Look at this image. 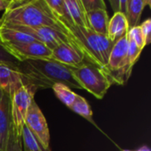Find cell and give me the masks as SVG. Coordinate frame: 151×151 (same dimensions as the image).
I'll return each mask as SVG.
<instances>
[{"instance_id": "1", "label": "cell", "mask_w": 151, "mask_h": 151, "mask_svg": "<svg viewBox=\"0 0 151 151\" xmlns=\"http://www.w3.org/2000/svg\"><path fill=\"white\" fill-rule=\"evenodd\" d=\"M0 23L50 27L68 36H73L69 29L51 12L45 0L12 1L4 11Z\"/></svg>"}, {"instance_id": "2", "label": "cell", "mask_w": 151, "mask_h": 151, "mask_svg": "<svg viewBox=\"0 0 151 151\" xmlns=\"http://www.w3.org/2000/svg\"><path fill=\"white\" fill-rule=\"evenodd\" d=\"M18 70L25 84L33 85L37 88H52L54 84L62 83L70 88L82 89L68 66L52 59L19 62Z\"/></svg>"}, {"instance_id": "3", "label": "cell", "mask_w": 151, "mask_h": 151, "mask_svg": "<svg viewBox=\"0 0 151 151\" xmlns=\"http://www.w3.org/2000/svg\"><path fill=\"white\" fill-rule=\"evenodd\" d=\"M68 29L70 34L76 39L86 60L104 70L115 42H111L106 35L97 34L88 28L72 26Z\"/></svg>"}, {"instance_id": "4", "label": "cell", "mask_w": 151, "mask_h": 151, "mask_svg": "<svg viewBox=\"0 0 151 151\" xmlns=\"http://www.w3.org/2000/svg\"><path fill=\"white\" fill-rule=\"evenodd\" d=\"M68 68L81 88L97 99H103L112 84L100 66L87 60L76 67L68 66Z\"/></svg>"}, {"instance_id": "5", "label": "cell", "mask_w": 151, "mask_h": 151, "mask_svg": "<svg viewBox=\"0 0 151 151\" xmlns=\"http://www.w3.org/2000/svg\"><path fill=\"white\" fill-rule=\"evenodd\" d=\"M37 89L33 85L24 83L11 96L12 131L19 138H21L22 129L25 126L27 110L35 100V94Z\"/></svg>"}, {"instance_id": "6", "label": "cell", "mask_w": 151, "mask_h": 151, "mask_svg": "<svg viewBox=\"0 0 151 151\" xmlns=\"http://www.w3.org/2000/svg\"><path fill=\"white\" fill-rule=\"evenodd\" d=\"M2 45L19 62L35 59H51V50L38 41L14 44L2 43Z\"/></svg>"}, {"instance_id": "7", "label": "cell", "mask_w": 151, "mask_h": 151, "mask_svg": "<svg viewBox=\"0 0 151 151\" xmlns=\"http://www.w3.org/2000/svg\"><path fill=\"white\" fill-rule=\"evenodd\" d=\"M25 126L44 147L50 148V136L49 127L43 113L35 100H33L27 110Z\"/></svg>"}, {"instance_id": "8", "label": "cell", "mask_w": 151, "mask_h": 151, "mask_svg": "<svg viewBox=\"0 0 151 151\" xmlns=\"http://www.w3.org/2000/svg\"><path fill=\"white\" fill-rule=\"evenodd\" d=\"M12 130L11 96L0 88V151H6Z\"/></svg>"}, {"instance_id": "9", "label": "cell", "mask_w": 151, "mask_h": 151, "mask_svg": "<svg viewBox=\"0 0 151 151\" xmlns=\"http://www.w3.org/2000/svg\"><path fill=\"white\" fill-rule=\"evenodd\" d=\"M51 59L69 67H76L86 61L78 49L67 43H61L51 50Z\"/></svg>"}, {"instance_id": "10", "label": "cell", "mask_w": 151, "mask_h": 151, "mask_svg": "<svg viewBox=\"0 0 151 151\" xmlns=\"http://www.w3.org/2000/svg\"><path fill=\"white\" fill-rule=\"evenodd\" d=\"M24 84L23 77L18 68L0 64V88L10 96Z\"/></svg>"}, {"instance_id": "11", "label": "cell", "mask_w": 151, "mask_h": 151, "mask_svg": "<svg viewBox=\"0 0 151 151\" xmlns=\"http://www.w3.org/2000/svg\"><path fill=\"white\" fill-rule=\"evenodd\" d=\"M88 25L90 30L107 36L109 16L105 9H98L86 12Z\"/></svg>"}, {"instance_id": "12", "label": "cell", "mask_w": 151, "mask_h": 151, "mask_svg": "<svg viewBox=\"0 0 151 151\" xmlns=\"http://www.w3.org/2000/svg\"><path fill=\"white\" fill-rule=\"evenodd\" d=\"M128 32V24L125 14L115 12L112 18L109 20L107 37L111 42H116L119 38L126 35Z\"/></svg>"}, {"instance_id": "13", "label": "cell", "mask_w": 151, "mask_h": 151, "mask_svg": "<svg viewBox=\"0 0 151 151\" xmlns=\"http://www.w3.org/2000/svg\"><path fill=\"white\" fill-rule=\"evenodd\" d=\"M150 0H127L125 16L128 24V30L138 26L142 11L146 5H150Z\"/></svg>"}, {"instance_id": "14", "label": "cell", "mask_w": 151, "mask_h": 151, "mask_svg": "<svg viewBox=\"0 0 151 151\" xmlns=\"http://www.w3.org/2000/svg\"><path fill=\"white\" fill-rule=\"evenodd\" d=\"M65 4L73 25L78 27L89 29L87 21V17H86V11L81 4V1L65 0Z\"/></svg>"}, {"instance_id": "15", "label": "cell", "mask_w": 151, "mask_h": 151, "mask_svg": "<svg viewBox=\"0 0 151 151\" xmlns=\"http://www.w3.org/2000/svg\"><path fill=\"white\" fill-rule=\"evenodd\" d=\"M35 41L36 40L23 32L0 26V42L2 43L14 44L32 42Z\"/></svg>"}, {"instance_id": "16", "label": "cell", "mask_w": 151, "mask_h": 151, "mask_svg": "<svg viewBox=\"0 0 151 151\" xmlns=\"http://www.w3.org/2000/svg\"><path fill=\"white\" fill-rule=\"evenodd\" d=\"M21 143L23 151H51L50 148L44 147L26 126L22 129Z\"/></svg>"}, {"instance_id": "17", "label": "cell", "mask_w": 151, "mask_h": 151, "mask_svg": "<svg viewBox=\"0 0 151 151\" xmlns=\"http://www.w3.org/2000/svg\"><path fill=\"white\" fill-rule=\"evenodd\" d=\"M51 88L53 89L56 96L68 108H70V106L76 99L77 94H75L69 87L62 83L54 84Z\"/></svg>"}, {"instance_id": "18", "label": "cell", "mask_w": 151, "mask_h": 151, "mask_svg": "<svg viewBox=\"0 0 151 151\" xmlns=\"http://www.w3.org/2000/svg\"><path fill=\"white\" fill-rule=\"evenodd\" d=\"M70 109L73 111H74L75 113H77L78 115H80V116L83 117L84 119H86L88 121L94 124L92 110H91L88 103L86 101V99L84 97L77 95L76 99L74 100L73 104L70 106Z\"/></svg>"}, {"instance_id": "19", "label": "cell", "mask_w": 151, "mask_h": 151, "mask_svg": "<svg viewBox=\"0 0 151 151\" xmlns=\"http://www.w3.org/2000/svg\"><path fill=\"white\" fill-rule=\"evenodd\" d=\"M128 38V37H127ZM142 50L137 47V45L134 43V42L128 38V50H127V59H128V65L131 69H133V66L136 64L138 61L140 55L142 53Z\"/></svg>"}, {"instance_id": "20", "label": "cell", "mask_w": 151, "mask_h": 151, "mask_svg": "<svg viewBox=\"0 0 151 151\" xmlns=\"http://www.w3.org/2000/svg\"><path fill=\"white\" fill-rule=\"evenodd\" d=\"M127 37L131 40H133L134 42V43L137 45V47L139 49H141L142 50H144L145 46H146V42L144 40V37L142 34L140 26H136L133 28H130L127 32Z\"/></svg>"}, {"instance_id": "21", "label": "cell", "mask_w": 151, "mask_h": 151, "mask_svg": "<svg viewBox=\"0 0 151 151\" xmlns=\"http://www.w3.org/2000/svg\"><path fill=\"white\" fill-rule=\"evenodd\" d=\"M0 64L8 65L11 66H13L15 68H18L19 62L17 61L13 57H12L3 47L1 42H0Z\"/></svg>"}, {"instance_id": "22", "label": "cell", "mask_w": 151, "mask_h": 151, "mask_svg": "<svg viewBox=\"0 0 151 151\" xmlns=\"http://www.w3.org/2000/svg\"><path fill=\"white\" fill-rule=\"evenodd\" d=\"M6 151H23L21 138L18 137L13 133L12 130L10 133V137H9Z\"/></svg>"}, {"instance_id": "23", "label": "cell", "mask_w": 151, "mask_h": 151, "mask_svg": "<svg viewBox=\"0 0 151 151\" xmlns=\"http://www.w3.org/2000/svg\"><path fill=\"white\" fill-rule=\"evenodd\" d=\"M81 1L86 12L94 10H98V9L106 10V4L104 0H81Z\"/></svg>"}, {"instance_id": "24", "label": "cell", "mask_w": 151, "mask_h": 151, "mask_svg": "<svg viewBox=\"0 0 151 151\" xmlns=\"http://www.w3.org/2000/svg\"><path fill=\"white\" fill-rule=\"evenodd\" d=\"M140 28L142 31V34L144 37L146 45L150 44L151 42V19H148L145 21H143L140 25Z\"/></svg>"}, {"instance_id": "25", "label": "cell", "mask_w": 151, "mask_h": 151, "mask_svg": "<svg viewBox=\"0 0 151 151\" xmlns=\"http://www.w3.org/2000/svg\"><path fill=\"white\" fill-rule=\"evenodd\" d=\"M127 1V0H111L110 3H111V7L114 11V13L115 12H121V13L125 14Z\"/></svg>"}, {"instance_id": "26", "label": "cell", "mask_w": 151, "mask_h": 151, "mask_svg": "<svg viewBox=\"0 0 151 151\" xmlns=\"http://www.w3.org/2000/svg\"><path fill=\"white\" fill-rule=\"evenodd\" d=\"M12 0H0V11H5L12 4Z\"/></svg>"}, {"instance_id": "27", "label": "cell", "mask_w": 151, "mask_h": 151, "mask_svg": "<svg viewBox=\"0 0 151 151\" xmlns=\"http://www.w3.org/2000/svg\"><path fill=\"white\" fill-rule=\"evenodd\" d=\"M136 151H150V149H149L147 146H143V147L140 148L138 150H136Z\"/></svg>"}, {"instance_id": "28", "label": "cell", "mask_w": 151, "mask_h": 151, "mask_svg": "<svg viewBox=\"0 0 151 151\" xmlns=\"http://www.w3.org/2000/svg\"><path fill=\"white\" fill-rule=\"evenodd\" d=\"M124 151H129V150H124Z\"/></svg>"}]
</instances>
